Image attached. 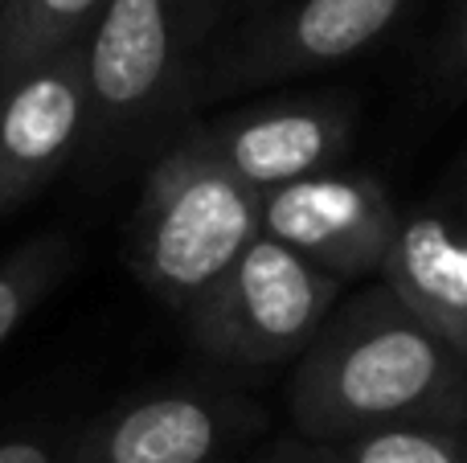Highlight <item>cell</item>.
<instances>
[{"mask_svg": "<svg viewBox=\"0 0 467 463\" xmlns=\"http://www.w3.org/2000/svg\"><path fill=\"white\" fill-rule=\"evenodd\" d=\"M340 287V279L258 234L226 275L197 295L185 312V328L213 361L234 369H279L304 357L345 295Z\"/></svg>", "mask_w": 467, "mask_h": 463, "instance_id": "cell-4", "label": "cell"}, {"mask_svg": "<svg viewBox=\"0 0 467 463\" xmlns=\"http://www.w3.org/2000/svg\"><path fill=\"white\" fill-rule=\"evenodd\" d=\"M70 262L74 246L57 230L29 238V242H21L16 251H8L0 259V349L46 304V295L62 283Z\"/></svg>", "mask_w": 467, "mask_h": 463, "instance_id": "cell-13", "label": "cell"}, {"mask_svg": "<svg viewBox=\"0 0 467 463\" xmlns=\"http://www.w3.org/2000/svg\"><path fill=\"white\" fill-rule=\"evenodd\" d=\"M107 0H8L0 8V90L37 62L78 46Z\"/></svg>", "mask_w": 467, "mask_h": 463, "instance_id": "cell-12", "label": "cell"}, {"mask_svg": "<svg viewBox=\"0 0 467 463\" xmlns=\"http://www.w3.org/2000/svg\"><path fill=\"white\" fill-rule=\"evenodd\" d=\"M250 463H467V431H389L340 443L287 431Z\"/></svg>", "mask_w": 467, "mask_h": 463, "instance_id": "cell-11", "label": "cell"}, {"mask_svg": "<svg viewBox=\"0 0 467 463\" xmlns=\"http://www.w3.org/2000/svg\"><path fill=\"white\" fill-rule=\"evenodd\" d=\"M291 431L340 443L467 431V361L386 283L340 295L291 377Z\"/></svg>", "mask_w": 467, "mask_h": 463, "instance_id": "cell-1", "label": "cell"}, {"mask_svg": "<svg viewBox=\"0 0 467 463\" xmlns=\"http://www.w3.org/2000/svg\"><path fill=\"white\" fill-rule=\"evenodd\" d=\"M226 0H107L82 37L90 87V148H144L197 103L205 46Z\"/></svg>", "mask_w": 467, "mask_h": 463, "instance_id": "cell-2", "label": "cell"}, {"mask_svg": "<svg viewBox=\"0 0 467 463\" xmlns=\"http://www.w3.org/2000/svg\"><path fill=\"white\" fill-rule=\"evenodd\" d=\"M230 5V0H226ZM234 5H271V0H234Z\"/></svg>", "mask_w": 467, "mask_h": 463, "instance_id": "cell-16", "label": "cell"}, {"mask_svg": "<svg viewBox=\"0 0 467 463\" xmlns=\"http://www.w3.org/2000/svg\"><path fill=\"white\" fill-rule=\"evenodd\" d=\"M5 5H8V0H5Z\"/></svg>", "mask_w": 467, "mask_h": 463, "instance_id": "cell-18", "label": "cell"}, {"mask_svg": "<svg viewBox=\"0 0 467 463\" xmlns=\"http://www.w3.org/2000/svg\"><path fill=\"white\" fill-rule=\"evenodd\" d=\"M0 463H66V439L49 431H16L0 439Z\"/></svg>", "mask_w": 467, "mask_h": 463, "instance_id": "cell-14", "label": "cell"}, {"mask_svg": "<svg viewBox=\"0 0 467 463\" xmlns=\"http://www.w3.org/2000/svg\"><path fill=\"white\" fill-rule=\"evenodd\" d=\"M435 70H439V78H443V87L447 90H467V13H463V21L451 29V41H447V49H443V57L435 62Z\"/></svg>", "mask_w": 467, "mask_h": 463, "instance_id": "cell-15", "label": "cell"}, {"mask_svg": "<svg viewBox=\"0 0 467 463\" xmlns=\"http://www.w3.org/2000/svg\"><path fill=\"white\" fill-rule=\"evenodd\" d=\"M381 283L467 361V230L419 213L398 221Z\"/></svg>", "mask_w": 467, "mask_h": 463, "instance_id": "cell-10", "label": "cell"}, {"mask_svg": "<svg viewBox=\"0 0 467 463\" xmlns=\"http://www.w3.org/2000/svg\"><path fill=\"white\" fill-rule=\"evenodd\" d=\"M218 169L258 197L291 180L332 172L353 144V103L345 95H287L242 107L185 131Z\"/></svg>", "mask_w": 467, "mask_h": 463, "instance_id": "cell-7", "label": "cell"}, {"mask_svg": "<svg viewBox=\"0 0 467 463\" xmlns=\"http://www.w3.org/2000/svg\"><path fill=\"white\" fill-rule=\"evenodd\" d=\"M0 8H5V0H0Z\"/></svg>", "mask_w": 467, "mask_h": 463, "instance_id": "cell-17", "label": "cell"}, {"mask_svg": "<svg viewBox=\"0 0 467 463\" xmlns=\"http://www.w3.org/2000/svg\"><path fill=\"white\" fill-rule=\"evenodd\" d=\"M410 5L414 0H271L246 29L205 57L197 103L348 62L394 33Z\"/></svg>", "mask_w": 467, "mask_h": 463, "instance_id": "cell-5", "label": "cell"}, {"mask_svg": "<svg viewBox=\"0 0 467 463\" xmlns=\"http://www.w3.org/2000/svg\"><path fill=\"white\" fill-rule=\"evenodd\" d=\"M386 185L361 172H320L263 193L258 234L340 279L378 275L398 234Z\"/></svg>", "mask_w": 467, "mask_h": 463, "instance_id": "cell-8", "label": "cell"}, {"mask_svg": "<svg viewBox=\"0 0 467 463\" xmlns=\"http://www.w3.org/2000/svg\"><path fill=\"white\" fill-rule=\"evenodd\" d=\"M266 415L226 386H169L111 406L66 439V463H234Z\"/></svg>", "mask_w": 467, "mask_h": 463, "instance_id": "cell-6", "label": "cell"}, {"mask_svg": "<svg viewBox=\"0 0 467 463\" xmlns=\"http://www.w3.org/2000/svg\"><path fill=\"white\" fill-rule=\"evenodd\" d=\"M87 139L90 87L78 41L0 90V218L37 197Z\"/></svg>", "mask_w": 467, "mask_h": 463, "instance_id": "cell-9", "label": "cell"}, {"mask_svg": "<svg viewBox=\"0 0 467 463\" xmlns=\"http://www.w3.org/2000/svg\"><path fill=\"white\" fill-rule=\"evenodd\" d=\"M258 218L263 197L177 136L140 189L128 262L156 300L185 316L258 238Z\"/></svg>", "mask_w": 467, "mask_h": 463, "instance_id": "cell-3", "label": "cell"}]
</instances>
